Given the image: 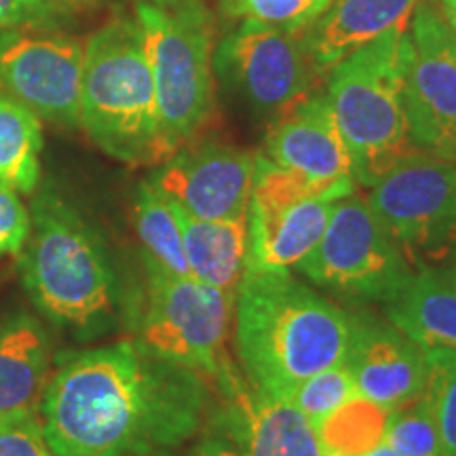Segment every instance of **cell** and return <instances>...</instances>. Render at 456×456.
I'll return each instance as SVG.
<instances>
[{
    "mask_svg": "<svg viewBox=\"0 0 456 456\" xmlns=\"http://www.w3.org/2000/svg\"><path fill=\"white\" fill-rule=\"evenodd\" d=\"M208 403L203 374L121 340L61 353L38 414L55 456H129L195 437Z\"/></svg>",
    "mask_w": 456,
    "mask_h": 456,
    "instance_id": "6da1fadb",
    "label": "cell"
},
{
    "mask_svg": "<svg viewBox=\"0 0 456 456\" xmlns=\"http://www.w3.org/2000/svg\"><path fill=\"white\" fill-rule=\"evenodd\" d=\"M235 345L254 389L283 399L349 355L355 315L289 271H245L235 294Z\"/></svg>",
    "mask_w": 456,
    "mask_h": 456,
    "instance_id": "7a4b0ae2",
    "label": "cell"
},
{
    "mask_svg": "<svg viewBox=\"0 0 456 456\" xmlns=\"http://www.w3.org/2000/svg\"><path fill=\"white\" fill-rule=\"evenodd\" d=\"M17 258L26 292L47 322L91 334L112 317L117 279L104 243L51 188L34 199L30 232Z\"/></svg>",
    "mask_w": 456,
    "mask_h": 456,
    "instance_id": "3957f363",
    "label": "cell"
},
{
    "mask_svg": "<svg viewBox=\"0 0 456 456\" xmlns=\"http://www.w3.org/2000/svg\"><path fill=\"white\" fill-rule=\"evenodd\" d=\"M81 127L95 146L121 163L157 167L169 159L135 17H112L85 43Z\"/></svg>",
    "mask_w": 456,
    "mask_h": 456,
    "instance_id": "277c9868",
    "label": "cell"
},
{
    "mask_svg": "<svg viewBox=\"0 0 456 456\" xmlns=\"http://www.w3.org/2000/svg\"><path fill=\"white\" fill-rule=\"evenodd\" d=\"M408 28H393L328 72L326 98L349 148L355 182L366 188L420 152L410 138L403 106Z\"/></svg>",
    "mask_w": 456,
    "mask_h": 456,
    "instance_id": "5b68a950",
    "label": "cell"
},
{
    "mask_svg": "<svg viewBox=\"0 0 456 456\" xmlns=\"http://www.w3.org/2000/svg\"><path fill=\"white\" fill-rule=\"evenodd\" d=\"M148 66L155 83L159 121L169 157L199 140L216 114L214 17L203 0L174 7L135 4Z\"/></svg>",
    "mask_w": 456,
    "mask_h": 456,
    "instance_id": "8992f818",
    "label": "cell"
},
{
    "mask_svg": "<svg viewBox=\"0 0 456 456\" xmlns=\"http://www.w3.org/2000/svg\"><path fill=\"white\" fill-rule=\"evenodd\" d=\"M232 315V292L146 266V292L135 340L171 363L224 379L231 372L224 345Z\"/></svg>",
    "mask_w": 456,
    "mask_h": 456,
    "instance_id": "52a82bcc",
    "label": "cell"
},
{
    "mask_svg": "<svg viewBox=\"0 0 456 456\" xmlns=\"http://www.w3.org/2000/svg\"><path fill=\"white\" fill-rule=\"evenodd\" d=\"M366 199L412 269L456 249V161L416 152L376 180Z\"/></svg>",
    "mask_w": 456,
    "mask_h": 456,
    "instance_id": "ba28073f",
    "label": "cell"
},
{
    "mask_svg": "<svg viewBox=\"0 0 456 456\" xmlns=\"http://www.w3.org/2000/svg\"><path fill=\"white\" fill-rule=\"evenodd\" d=\"M319 288L353 300L385 302L412 266L357 192L338 199L315 249L296 265Z\"/></svg>",
    "mask_w": 456,
    "mask_h": 456,
    "instance_id": "9c48e42d",
    "label": "cell"
},
{
    "mask_svg": "<svg viewBox=\"0 0 456 456\" xmlns=\"http://www.w3.org/2000/svg\"><path fill=\"white\" fill-rule=\"evenodd\" d=\"M302 34L241 21L214 47V74L252 110L275 121L315 94L322 77Z\"/></svg>",
    "mask_w": 456,
    "mask_h": 456,
    "instance_id": "30bf717a",
    "label": "cell"
},
{
    "mask_svg": "<svg viewBox=\"0 0 456 456\" xmlns=\"http://www.w3.org/2000/svg\"><path fill=\"white\" fill-rule=\"evenodd\" d=\"M403 106L412 144L456 161V43L444 15L416 4L403 55Z\"/></svg>",
    "mask_w": 456,
    "mask_h": 456,
    "instance_id": "8fae6325",
    "label": "cell"
},
{
    "mask_svg": "<svg viewBox=\"0 0 456 456\" xmlns=\"http://www.w3.org/2000/svg\"><path fill=\"white\" fill-rule=\"evenodd\" d=\"M85 45L64 34L0 37V94L61 127H81Z\"/></svg>",
    "mask_w": 456,
    "mask_h": 456,
    "instance_id": "7c38bea8",
    "label": "cell"
},
{
    "mask_svg": "<svg viewBox=\"0 0 456 456\" xmlns=\"http://www.w3.org/2000/svg\"><path fill=\"white\" fill-rule=\"evenodd\" d=\"M256 155L222 142L192 140L157 165L152 184L182 212L199 220L248 216Z\"/></svg>",
    "mask_w": 456,
    "mask_h": 456,
    "instance_id": "4fadbf2b",
    "label": "cell"
},
{
    "mask_svg": "<svg viewBox=\"0 0 456 456\" xmlns=\"http://www.w3.org/2000/svg\"><path fill=\"white\" fill-rule=\"evenodd\" d=\"M345 366L357 393L387 412L425 395L429 363L423 346L395 326L355 317V332Z\"/></svg>",
    "mask_w": 456,
    "mask_h": 456,
    "instance_id": "5bb4252c",
    "label": "cell"
},
{
    "mask_svg": "<svg viewBox=\"0 0 456 456\" xmlns=\"http://www.w3.org/2000/svg\"><path fill=\"white\" fill-rule=\"evenodd\" d=\"M262 155L279 167L322 184L355 182L349 148L342 140L326 94H313L275 118Z\"/></svg>",
    "mask_w": 456,
    "mask_h": 456,
    "instance_id": "9a60e30c",
    "label": "cell"
},
{
    "mask_svg": "<svg viewBox=\"0 0 456 456\" xmlns=\"http://www.w3.org/2000/svg\"><path fill=\"white\" fill-rule=\"evenodd\" d=\"M338 199L315 197L277 209H248V271H289L326 231Z\"/></svg>",
    "mask_w": 456,
    "mask_h": 456,
    "instance_id": "2e32d148",
    "label": "cell"
},
{
    "mask_svg": "<svg viewBox=\"0 0 456 456\" xmlns=\"http://www.w3.org/2000/svg\"><path fill=\"white\" fill-rule=\"evenodd\" d=\"M419 0H332L306 28L305 45L319 74L393 28L408 26Z\"/></svg>",
    "mask_w": 456,
    "mask_h": 456,
    "instance_id": "e0dca14e",
    "label": "cell"
},
{
    "mask_svg": "<svg viewBox=\"0 0 456 456\" xmlns=\"http://www.w3.org/2000/svg\"><path fill=\"white\" fill-rule=\"evenodd\" d=\"M383 306L391 326L425 351L456 353V283L446 271L419 266Z\"/></svg>",
    "mask_w": 456,
    "mask_h": 456,
    "instance_id": "ac0fdd59",
    "label": "cell"
},
{
    "mask_svg": "<svg viewBox=\"0 0 456 456\" xmlns=\"http://www.w3.org/2000/svg\"><path fill=\"white\" fill-rule=\"evenodd\" d=\"M53 368L47 328L32 313L0 319V414L38 408Z\"/></svg>",
    "mask_w": 456,
    "mask_h": 456,
    "instance_id": "d6986e66",
    "label": "cell"
},
{
    "mask_svg": "<svg viewBox=\"0 0 456 456\" xmlns=\"http://www.w3.org/2000/svg\"><path fill=\"white\" fill-rule=\"evenodd\" d=\"M228 393H232L241 416L248 456H323L315 427L292 403L256 391H241V385L231 372Z\"/></svg>",
    "mask_w": 456,
    "mask_h": 456,
    "instance_id": "ffe728a7",
    "label": "cell"
},
{
    "mask_svg": "<svg viewBox=\"0 0 456 456\" xmlns=\"http://www.w3.org/2000/svg\"><path fill=\"white\" fill-rule=\"evenodd\" d=\"M178 216L191 277L237 294L248 271V216L231 220H199L180 208Z\"/></svg>",
    "mask_w": 456,
    "mask_h": 456,
    "instance_id": "44dd1931",
    "label": "cell"
},
{
    "mask_svg": "<svg viewBox=\"0 0 456 456\" xmlns=\"http://www.w3.org/2000/svg\"><path fill=\"white\" fill-rule=\"evenodd\" d=\"M134 226L144 265L174 277H191L178 208L151 180L140 182L134 199Z\"/></svg>",
    "mask_w": 456,
    "mask_h": 456,
    "instance_id": "7402d4cb",
    "label": "cell"
},
{
    "mask_svg": "<svg viewBox=\"0 0 456 456\" xmlns=\"http://www.w3.org/2000/svg\"><path fill=\"white\" fill-rule=\"evenodd\" d=\"M43 123L38 114L0 94V184L20 195L37 192L41 182Z\"/></svg>",
    "mask_w": 456,
    "mask_h": 456,
    "instance_id": "603a6c76",
    "label": "cell"
},
{
    "mask_svg": "<svg viewBox=\"0 0 456 456\" xmlns=\"http://www.w3.org/2000/svg\"><path fill=\"white\" fill-rule=\"evenodd\" d=\"M389 412L357 395L315 427L322 448L345 456H362L385 440Z\"/></svg>",
    "mask_w": 456,
    "mask_h": 456,
    "instance_id": "cb8c5ba5",
    "label": "cell"
},
{
    "mask_svg": "<svg viewBox=\"0 0 456 456\" xmlns=\"http://www.w3.org/2000/svg\"><path fill=\"white\" fill-rule=\"evenodd\" d=\"M385 442L395 456H446L427 393L387 419Z\"/></svg>",
    "mask_w": 456,
    "mask_h": 456,
    "instance_id": "d4e9b609",
    "label": "cell"
},
{
    "mask_svg": "<svg viewBox=\"0 0 456 456\" xmlns=\"http://www.w3.org/2000/svg\"><path fill=\"white\" fill-rule=\"evenodd\" d=\"M357 387L345 363L309 376L294 387L283 399L317 427L323 419L357 397Z\"/></svg>",
    "mask_w": 456,
    "mask_h": 456,
    "instance_id": "484cf974",
    "label": "cell"
},
{
    "mask_svg": "<svg viewBox=\"0 0 456 456\" xmlns=\"http://www.w3.org/2000/svg\"><path fill=\"white\" fill-rule=\"evenodd\" d=\"M332 0H220L222 13L231 20L258 21L285 32L302 34Z\"/></svg>",
    "mask_w": 456,
    "mask_h": 456,
    "instance_id": "4316f807",
    "label": "cell"
},
{
    "mask_svg": "<svg viewBox=\"0 0 456 456\" xmlns=\"http://www.w3.org/2000/svg\"><path fill=\"white\" fill-rule=\"evenodd\" d=\"M427 397H429L437 431L446 456H456V353L427 349Z\"/></svg>",
    "mask_w": 456,
    "mask_h": 456,
    "instance_id": "83f0119b",
    "label": "cell"
},
{
    "mask_svg": "<svg viewBox=\"0 0 456 456\" xmlns=\"http://www.w3.org/2000/svg\"><path fill=\"white\" fill-rule=\"evenodd\" d=\"M0 456H55L38 408L0 414Z\"/></svg>",
    "mask_w": 456,
    "mask_h": 456,
    "instance_id": "f1b7e54d",
    "label": "cell"
},
{
    "mask_svg": "<svg viewBox=\"0 0 456 456\" xmlns=\"http://www.w3.org/2000/svg\"><path fill=\"white\" fill-rule=\"evenodd\" d=\"M191 456H248L241 416L231 406L224 419H216L199 437Z\"/></svg>",
    "mask_w": 456,
    "mask_h": 456,
    "instance_id": "f546056e",
    "label": "cell"
},
{
    "mask_svg": "<svg viewBox=\"0 0 456 456\" xmlns=\"http://www.w3.org/2000/svg\"><path fill=\"white\" fill-rule=\"evenodd\" d=\"M28 232H30V212L20 199V192L0 184V258L20 256Z\"/></svg>",
    "mask_w": 456,
    "mask_h": 456,
    "instance_id": "4dcf8cb0",
    "label": "cell"
},
{
    "mask_svg": "<svg viewBox=\"0 0 456 456\" xmlns=\"http://www.w3.org/2000/svg\"><path fill=\"white\" fill-rule=\"evenodd\" d=\"M47 9L49 0H0V30L34 24Z\"/></svg>",
    "mask_w": 456,
    "mask_h": 456,
    "instance_id": "1f68e13d",
    "label": "cell"
},
{
    "mask_svg": "<svg viewBox=\"0 0 456 456\" xmlns=\"http://www.w3.org/2000/svg\"><path fill=\"white\" fill-rule=\"evenodd\" d=\"M362 456H395V452L389 448V444H387L385 440L379 444V446H374L372 450H368V452H363Z\"/></svg>",
    "mask_w": 456,
    "mask_h": 456,
    "instance_id": "d6a6232c",
    "label": "cell"
},
{
    "mask_svg": "<svg viewBox=\"0 0 456 456\" xmlns=\"http://www.w3.org/2000/svg\"><path fill=\"white\" fill-rule=\"evenodd\" d=\"M444 20H446L450 32H452V37L456 41V13H454V11H444Z\"/></svg>",
    "mask_w": 456,
    "mask_h": 456,
    "instance_id": "836d02e7",
    "label": "cell"
},
{
    "mask_svg": "<svg viewBox=\"0 0 456 456\" xmlns=\"http://www.w3.org/2000/svg\"><path fill=\"white\" fill-rule=\"evenodd\" d=\"M129 456H174L171 450H152V452H144V454H129Z\"/></svg>",
    "mask_w": 456,
    "mask_h": 456,
    "instance_id": "e575fe53",
    "label": "cell"
},
{
    "mask_svg": "<svg viewBox=\"0 0 456 456\" xmlns=\"http://www.w3.org/2000/svg\"><path fill=\"white\" fill-rule=\"evenodd\" d=\"M152 4H159V7H174V4L182 3V0H151Z\"/></svg>",
    "mask_w": 456,
    "mask_h": 456,
    "instance_id": "d590c367",
    "label": "cell"
},
{
    "mask_svg": "<svg viewBox=\"0 0 456 456\" xmlns=\"http://www.w3.org/2000/svg\"><path fill=\"white\" fill-rule=\"evenodd\" d=\"M446 273H448V277L456 283V249L452 252V265H450V269Z\"/></svg>",
    "mask_w": 456,
    "mask_h": 456,
    "instance_id": "8d00e7d4",
    "label": "cell"
},
{
    "mask_svg": "<svg viewBox=\"0 0 456 456\" xmlns=\"http://www.w3.org/2000/svg\"><path fill=\"white\" fill-rule=\"evenodd\" d=\"M444 11H454L456 13V0H444Z\"/></svg>",
    "mask_w": 456,
    "mask_h": 456,
    "instance_id": "74e56055",
    "label": "cell"
},
{
    "mask_svg": "<svg viewBox=\"0 0 456 456\" xmlns=\"http://www.w3.org/2000/svg\"><path fill=\"white\" fill-rule=\"evenodd\" d=\"M323 456H345V454H338V452H328V450H323Z\"/></svg>",
    "mask_w": 456,
    "mask_h": 456,
    "instance_id": "f35d334b",
    "label": "cell"
},
{
    "mask_svg": "<svg viewBox=\"0 0 456 456\" xmlns=\"http://www.w3.org/2000/svg\"><path fill=\"white\" fill-rule=\"evenodd\" d=\"M454 43H456V41H454Z\"/></svg>",
    "mask_w": 456,
    "mask_h": 456,
    "instance_id": "ab89813d",
    "label": "cell"
}]
</instances>
